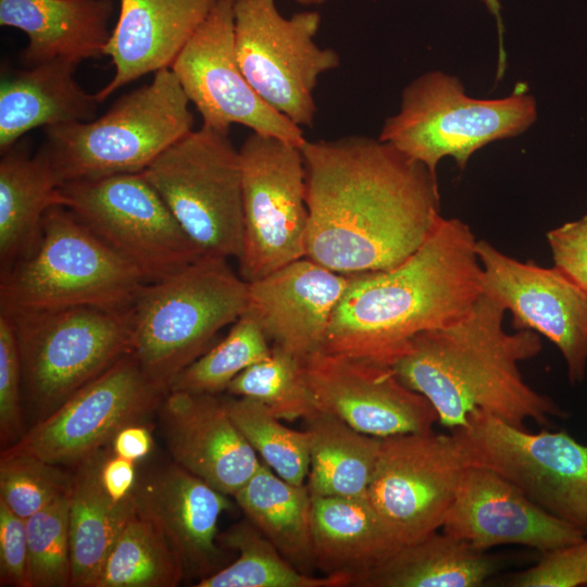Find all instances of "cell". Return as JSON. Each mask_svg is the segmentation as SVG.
Listing matches in <instances>:
<instances>
[{"instance_id": "obj_1", "label": "cell", "mask_w": 587, "mask_h": 587, "mask_svg": "<svg viewBox=\"0 0 587 587\" xmlns=\"http://www.w3.org/2000/svg\"><path fill=\"white\" fill-rule=\"evenodd\" d=\"M301 151L305 257L332 271L392 268L424 243L442 216L437 175L378 138L307 140Z\"/></svg>"}, {"instance_id": "obj_2", "label": "cell", "mask_w": 587, "mask_h": 587, "mask_svg": "<svg viewBox=\"0 0 587 587\" xmlns=\"http://www.w3.org/2000/svg\"><path fill=\"white\" fill-rule=\"evenodd\" d=\"M476 242L466 223L441 216L399 265L350 275L322 351L391 367L416 335L461 321L483 292Z\"/></svg>"}, {"instance_id": "obj_3", "label": "cell", "mask_w": 587, "mask_h": 587, "mask_svg": "<svg viewBox=\"0 0 587 587\" xmlns=\"http://www.w3.org/2000/svg\"><path fill=\"white\" fill-rule=\"evenodd\" d=\"M505 309L482 292L461 321L416 335L391 365L398 378L434 407L449 432L463 426L474 411L525 428L526 421L549 425L569 413L530 387L519 364L542 348L540 335L509 333Z\"/></svg>"}, {"instance_id": "obj_4", "label": "cell", "mask_w": 587, "mask_h": 587, "mask_svg": "<svg viewBox=\"0 0 587 587\" xmlns=\"http://www.w3.org/2000/svg\"><path fill=\"white\" fill-rule=\"evenodd\" d=\"M248 282L227 259L202 255L139 289L128 310L132 352L162 390L247 309Z\"/></svg>"}, {"instance_id": "obj_5", "label": "cell", "mask_w": 587, "mask_h": 587, "mask_svg": "<svg viewBox=\"0 0 587 587\" xmlns=\"http://www.w3.org/2000/svg\"><path fill=\"white\" fill-rule=\"evenodd\" d=\"M174 72L121 96L100 117L43 128L41 145L61 185L141 173L193 130V114Z\"/></svg>"}, {"instance_id": "obj_6", "label": "cell", "mask_w": 587, "mask_h": 587, "mask_svg": "<svg viewBox=\"0 0 587 587\" xmlns=\"http://www.w3.org/2000/svg\"><path fill=\"white\" fill-rule=\"evenodd\" d=\"M147 283L67 208L46 213L35 251L1 272L3 313L90 307L127 312Z\"/></svg>"}, {"instance_id": "obj_7", "label": "cell", "mask_w": 587, "mask_h": 587, "mask_svg": "<svg viewBox=\"0 0 587 587\" xmlns=\"http://www.w3.org/2000/svg\"><path fill=\"white\" fill-rule=\"evenodd\" d=\"M536 118L537 103L524 83L507 97L477 99L458 77L433 71L403 89L400 109L387 117L378 139L436 174L441 159L451 157L464 170L477 150L521 135Z\"/></svg>"}, {"instance_id": "obj_8", "label": "cell", "mask_w": 587, "mask_h": 587, "mask_svg": "<svg viewBox=\"0 0 587 587\" xmlns=\"http://www.w3.org/2000/svg\"><path fill=\"white\" fill-rule=\"evenodd\" d=\"M4 314L14 324L23 389L38 420L132 352L128 311L76 307Z\"/></svg>"}, {"instance_id": "obj_9", "label": "cell", "mask_w": 587, "mask_h": 587, "mask_svg": "<svg viewBox=\"0 0 587 587\" xmlns=\"http://www.w3.org/2000/svg\"><path fill=\"white\" fill-rule=\"evenodd\" d=\"M202 253L239 259L243 246L239 150L228 135L191 130L142 172Z\"/></svg>"}, {"instance_id": "obj_10", "label": "cell", "mask_w": 587, "mask_h": 587, "mask_svg": "<svg viewBox=\"0 0 587 587\" xmlns=\"http://www.w3.org/2000/svg\"><path fill=\"white\" fill-rule=\"evenodd\" d=\"M238 63L255 92L299 127H312L319 78L340 64L315 37L322 17L301 11L286 17L276 0H234Z\"/></svg>"}, {"instance_id": "obj_11", "label": "cell", "mask_w": 587, "mask_h": 587, "mask_svg": "<svg viewBox=\"0 0 587 587\" xmlns=\"http://www.w3.org/2000/svg\"><path fill=\"white\" fill-rule=\"evenodd\" d=\"M450 432L469 465L495 472L587 534V445L564 430L532 433L483 411L472 412Z\"/></svg>"}, {"instance_id": "obj_12", "label": "cell", "mask_w": 587, "mask_h": 587, "mask_svg": "<svg viewBox=\"0 0 587 587\" xmlns=\"http://www.w3.org/2000/svg\"><path fill=\"white\" fill-rule=\"evenodd\" d=\"M67 208L147 282L163 279L202 255L142 173L64 183Z\"/></svg>"}, {"instance_id": "obj_13", "label": "cell", "mask_w": 587, "mask_h": 587, "mask_svg": "<svg viewBox=\"0 0 587 587\" xmlns=\"http://www.w3.org/2000/svg\"><path fill=\"white\" fill-rule=\"evenodd\" d=\"M246 282L305 257L309 212L301 147L251 132L239 149Z\"/></svg>"}, {"instance_id": "obj_14", "label": "cell", "mask_w": 587, "mask_h": 587, "mask_svg": "<svg viewBox=\"0 0 587 587\" xmlns=\"http://www.w3.org/2000/svg\"><path fill=\"white\" fill-rule=\"evenodd\" d=\"M167 392L129 353L85 385L21 439L1 452L27 453L61 466H76L111 444L124 426L143 422Z\"/></svg>"}, {"instance_id": "obj_15", "label": "cell", "mask_w": 587, "mask_h": 587, "mask_svg": "<svg viewBox=\"0 0 587 587\" xmlns=\"http://www.w3.org/2000/svg\"><path fill=\"white\" fill-rule=\"evenodd\" d=\"M467 466L451 432L383 438L367 498L399 542L411 544L441 529Z\"/></svg>"}, {"instance_id": "obj_16", "label": "cell", "mask_w": 587, "mask_h": 587, "mask_svg": "<svg viewBox=\"0 0 587 587\" xmlns=\"http://www.w3.org/2000/svg\"><path fill=\"white\" fill-rule=\"evenodd\" d=\"M202 118L228 135L233 124L301 147V127L270 107L245 76L235 49L234 0H215L170 67Z\"/></svg>"}, {"instance_id": "obj_17", "label": "cell", "mask_w": 587, "mask_h": 587, "mask_svg": "<svg viewBox=\"0 0 587 587\" xmlns=\"http://www.w3.org/2000/svg\"><path fill=\"white\" fill-rule=\"evenodd\" d=\"M483 294L512 314L514 330H533L560 350L572 385L587 369V290L558 266L544 267L507 255L477 240Z\"/></svg>"}, {"instance_id": "obj_18", "label": "cell", "mask_w": 587, "mask_h": 587, "mask_svg": "<svg viewBox=\"0 0 587 587\" xmlns=\"http://www.w3.org/2000/svg\"><path fill=\"white\" fill-rule=\"evenodd\" d=\"M317 410L378 438L433 430L432 403L390 366L319 351L304 362Z\"/></svg>"}, {"instance_id": "obj_19", "label": "cell", "mask_w": 587, "mask_h": 587, "mask_svg": "<svg viewBox=\"0 0 587 587\" xmlns=\"http://www.w3.org/2000/svg\"><path fill=\"white\" fill-rule=\"evenodd\" d=\"M441 530L479 551L519 545L542 553L587 536L534 503L495 472L472 465L462 476Z\"/></svg>"}, {"instance_id": "obj_20", "label": "cell", "mask_w": 587, "mask_h": 587, "mask_svg": "<svg viewBox=\"0 0 587 587\" xmlns=\"http://www.w3.org/2000/svg\"><path fill=\"white\" fill-rule=\"evenodd\" d=\"M350 279L304 257L248 282V313L272 346L303 363L323 350L334 311Z\"/></svg>"}, {"instance_id": "obj_21", "label": "cell", "mask_w": 587, "mask_h": 587, "mask_svg": "<svg viewBox=\"0 0 587 587\" xmlns=\"http://www.w3.org/2000/svg\"><path fill=\"white\" fill-rule=\"evenodd\" d=\"M160 426L173 462L227 496H234L262 461L228 414L224 398L168 391Z\"/></svg>"}, {"instance_id": "obj_22", "label": "cell", "mask_w": 587, "mask_h": 587, "mask_svg": "<svg viewBox=\"0 0 587 587\" xmlns=\"http://www.w3.org/2000/svg\"><path fill=\"white\" fill-rule=\"evenodd\" d=\"M133 501L179 557L186 576L199 580L225 566L217 523L232 509L229 496L172 462L138 478Z\"/></svg>"}, {"instance_id": "obj_23", "label": "cell", "mask_w": 587, "mask_h": 587, "mask_svg": "<svg viewBox=\"0 0 587 587\" xmlns=\"http://www.w3.org/2000/svg\"><path fill=\"white\" fill-rule=\"evenodd\" d=\"M215 0H120L104 54L113 77L97 92L99 103L138 78L171 67Z\"/></svg>"}, {"instance_id": "obj_24", "label": "cell", "mask_w": 587, "mask_h": 587, "mask_svg": "<svg viewBox=\"0 0 587 587\" xmlns=\"http://www.w3.org/2000/svg\"><path fill=\"white\" fill-rule=\"evenodd\" d=\"M112 0H0V25L22 30L24 66L64 59L79 64L104 54Z\"/></svg>"}, {"instance_id": "obj_25", "label": "cell", "mask_w": 587, "mask_h": 587, "mask_svg": "<svg viewBox=\"0 0 587 587\" xmlns=\"http://www.w3.org/2000/svg\"><path fill=\"white\" fill-rule=\"evenodd\" d=\"M77 63L55 59L2 71L0 152L37 127L96 118L98 100L75 79Z\"/></svg>"}, {"instance_id": "obj_26", "label": "cell", "mask_w": 587, "mask_h": 587, "mask_svg": "<svg viewBox=\"0 0 587 587\" xmlns=\"http://www.w3.org/2000/svg\"><path fill=\"white\" fill-rule=\"evenodd\" d=\"M316 570L357 586L402 545L369 498L312 497Z\"/></svg>"}, {"instance_id": "obj_27", "label": "cell", "mask_w": 587, "mask_h": 587, "mask_svg": "<svg viewBox=\"0 0 587 587\" xmlns=\"http://www.w3.org/2000/svg\"><path fill=\"white\" fill-rule=\"evenodd\" d=\"M65 205L49 154L41 146L30 154L23 137L1 153L0 266L7 271L38 246L46 213Z\"/></svg>"}, {"instance_id": "obj_28", "label": "cell", "mask_w": 587, "mask_h": 587, "mask_svg": "<svg viewBox=\"0 0 587 587\" xmlns=\"http://www.w3.org/2000/svg\"><path fill=\"white\" fill-rule=\"evenodd\" d=\"M501 567L486 551L444 530L402 545L358 587H479Z\"/></svg>"}, {"instance_id": "obj_29", "label": "cell", "mask_w": 587, "mask_h": 587, "mask_svg": "<svg viewBox=\"0 0 587 587\" xmlns=\"http://www.w3.org/2000/svg\"><path fill=\"white\" fill-rule=\"evenodd\" d=\"M107 448L75 466L70 492L71 586L93 587L107 555L135 512L133 497L114 502L104 490L100 470Z\"/></svg>"}, {"instance_id": "obj_30", "label": "cell", "mask_w": 587, "mask_h": 587, "mask_svg": "<svg viewBox=\"0 0 587 587\" xmlns=\"http://www.w3.org/2000/svg\"><path fill=\"white\" fill-rule=\"evenodd\" d=\"M305 422L310 442L307 488L312 497L367 498L383 438L317 410Z\"/></svg>"}, {"instance_id": "obj_31", "label": "cell", "mask_w": 587, "mask_h": 587, "mask_svg": "<svg viewBox=\"0 0 587 587\" xmlns=\"http://www.w3.org/2000/svg\"><path fill=\"white\" fill-rule=\"evenodd\" d=\"M245 516L297 570H316L311 530V495L262 462L255 474L233 496Z\"/></svg>"}, {"instance_id": "obj_32", "label": "cell", "mask_w": 587, "mask_h": 587, "mask_svg": "<svg viewBox=\"0 0 587 587\" xmlns=\"http://www.w3.org/2000/svg\"><path fill=\"white\" fill-rule=\"evenodd\" d=\"M217 541L237 553L228 565L197 582L196 587H344L340 576L304 574L288 562L246 517L222 534Z\"/></svg>"}, {"instance_id": "obj_33", "label": "cell", "mask_w": 587, "mask_h": 587, "mask_svg": "<svg viewBox=\"0 0 587 587\" xmlns=\"http://www.w3.org/2000/svg\"><path fill=\"white\" fill-rule=\"evenodd\" d=\"M185 567L162 533L136 511L112 545L93 587H174Z\"/></svg>"}, {"instance_id": "obj_34", "label": "cell", "mask_w": 587, "mask_h": 587, "mask_svg": "<svg viewBox=\"0 0 587 587\" xmlns=\"http://www.w3.org/2000/svg\"><path fill=\"white\" fill-rule=\"evenodd\" d=\"M224 401L229 416L262 462L280 478L304 485L310 466L308 432L285 426L257 400L230 396Z\"/></svg>"}, {"instance_id": "obj_35", "label": "cell", "mask_w": 587, "mask_h": 587, "mask_svg": "<svg viewBox=\"0 0 587 587\" xmlns=\"http://www.w3.org/2000/svg\"><path fill=\"white\" fill-rule=\"evenodd\" d=\"M226 391L259 401L282 421L307 420L317 411L304 363L274 346L266 358L237 375Z\"/></svg>"}, {"instance_id": "obj_36", "label": "cell", "mask_w": 587, "mask_h": 587, "mask_svg": "<svg viewBox=\"0 0 587 587\" xmlns=\"http://www.w3.org/2000/svg\"><path fill=\"white\" fill-rule=\"evenodd\" d=\"M272 345L258 325L243 313L227 335L184 369L168 391L218 395L247 367L266 358Z\"/></svg>"}, {"instance_id": "obj_37", "label": "cell", "mask_w": 587, "mask_h": 587, "mask_svg": "<svg viewBox=\"0 0 587 587\" xmlns=\"http://www.w3.org/2000/svg\"><path fill=\"white\" fill-rule=\"evenodd\" d=\"M70 492L25 520L32 587L71 586Z\"/></svg>"}, {"instance_id": "obj_38", "label": "cell", "mask_w": 587, "mask_h": 587, "mask_svg": "<svg viewBox=\"0 0 587 587\" xmlns=\"http://www.w3.org/2000/svg\"><path fill=\"white\" fill-rule=\"evenodd\" d=\"M73 475L61 465L27 453L1 452L0 501L27 519L71 491Z\"/></svg>"}, {"instance_id": "obj_39", "label": "cell", "mask_w": 587, "mask_h": 587, "mask_svg": "<svg viewBox=\"0 0 587 587\" xmlns=\"http://www.w3.org/2000/svg\"><path fill=\"white\" fill-rule=\"evenodd\" d=\"M22 366L14 324L0 312V440L3 449L24 435Z\"/></svg>"}, {"instance_id": "obj_40", "label": "cell", "mask_w": 587, "mask_h": 587, "mask_svg": "<svg viewBox=\"0 0 587 587\" xmlns=\"http://www.w3.org/2000/svg\"><path fill=\"white\" fill-rule=\"evenodd\" d=\"M512 587L587 586V538L541 553L538 562L509 577Z\"/></svg>"}, {"instance_id": "obj_41", "label": "cell", "mask_w": 587, "mask_h": 587, "mask_svg": "<svg viewBox=\"0 0 587 587\" xmlns=\"http://www.w3.org/2000/svg\"><path fill=\"white\" fill-rule=\"evenodd\" d=\"M0 585L32 587L26 521L0 501Z\"/></svg>"}, {"instance_id": "obj_42", "label": "cell", "mask_w": 587, "mask_h": 587, "mask_svg": "<svg viewBox=\"0 0 587 587\" xmlns=\"http://www.w3.org/2000/svg\"><path fill=\"white\" fill-rule=\"evenodd\" d=\"M553 263L587 290V215L546 235Z\"/></svg>"}, {"instance_id": "obj_43", "label": "cell", "mask_w": 587, "mask_h": 587, "mask_svg": "<svg viewBox=\"0 0 587 587\" xmlns=\"http://www.w3.org/2000/svg\"><path fill=\"white\" fill-rule=\"evenodd\" d=\"M100 478L107 494L114 502H124L133 497L138 482L136 462L109 453L100 470Z\"/></svg>"}, {"instance_id": "obj_44", "label": "cell", "mask_w": 587, "mask_h": 587, "mask_svg": "<svg viewBox=\"0 0 587 587\" xmlns=\"http://www.w3.org/2000/svg\"><path fill=\"white\" fill-rule=\"evenodd\" d=\"M110 445L113 454L137 463L151 452L153 438L147 425L138 422L122 427Z\"/></svg>"}, {"instance_id": "obj_45", "label": "cell", "mask_w": 587, "mask_h": 587, "mask_svg": "<svg viewBox=\"0 0 587 587\" xmlns=\"http://www.w3.org/2000/svg\"><path fill=\"white\" fill-rule=\"evenodd\" d=\"M488 12L496 18L498 35H499V62L497 78L499 79L505 71L507 57L503 48V23L501 18V4L499 0H479Z\"/></svg>"}, {"instance_id": "obj_46", "label": "cell", "mask_w": 587, "mask_h": 587, "mask_svg": "<svg viewBox=\"0 0 587 587\" xmlns=\"http://www.w3.org/2000/svg\"><path fill=\"white\" fill-rule=\"evenodd\" d=\"M294 1L301 5L311 7V5H323L333 0H294Z\"/></svg>"}]
</instances>
